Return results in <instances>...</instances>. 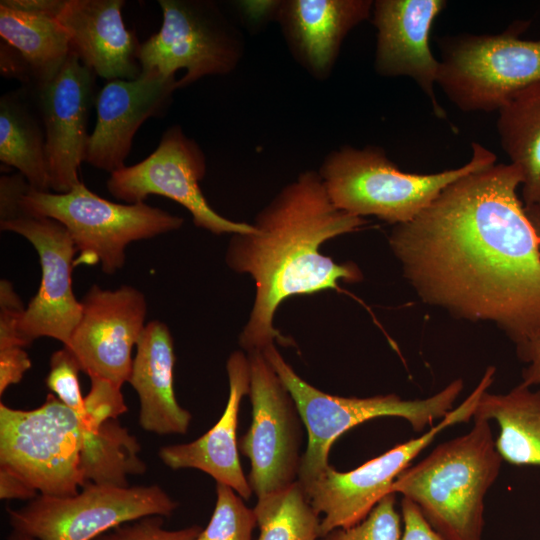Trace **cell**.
I'll use <instances>...</instances> for the list:
<instances>
[{"instance_id":"16","label":"cell","mask_w":540,"mask_h":540,"mask_svg":"<svg viewBox=\"0 0 540 540\" xmlns=\"http://www.w3.org/2000/svg\"><path fill=\"white\" fill-rule=\"evenodd\" d=\"M96 74L70 54L57 76L43 89L33 91L42 116L50 189L70 191L79 180L90 135L88 118L96 100Z\"/></svg>"},{"instance_id":"28","label":"cell","mask_w":540,"mask_h":540,"mask_svg":"<svg viewBox=\"0 0 540 540\" xmlns=\"http://www.w3.org/2000/svg\"><path fill=\"white\" fill-rule=\"evenodd\" d=\"M216 505L211 519L196 540H252L257 526L254 509L230 486L217 483Z\"/></svg>"},{"instance_id":"31","label":"cell","mask_w":540,"mask_h":540,"mask_svg":"<svg viewBox=\"0 0 540 540\" xmlns=\"http://www.w3.org/2000/svg\"><path fill=\"white\" fill-rule=\"evenodd\" d=\"M89 378L91 385L84 397L82 418L89 429L96 430L103 423L126 413L128 408L120 386L100 377Z\"/></svg>"},{"instance_id":"9","label":"cell","mask_w":540,"mask_h":540,"mask_svg":"<svg viewBox=\"0 0 540 540\" xmlns=\"http://www.w3.org/2000/svg\"><path fill=\"white\" fill-rule=\"evenodd\" d=\"M178 507L161 486L89 483L77 494L38 495L19 508H7L12 531L37 540H94L123 523L146 516L169 517Z\"/></svg>"},{"instance_id":"22","label":"cell","mask_w":540,"mask_h":540,"mask_svg":"<svg viewBox=\"0 0 540 540\" xmlns=\"http://www.w3.org/2000/svg\"><path fill=\"white\" fill-rule=\"evenodd\" d=\"M229 396L225 410L216 424L201 437L184 444L163 446L159 458L171 469L194 468L213 477L217 483L230 486L243 499L253 493L238 454V416L241 400L249 394L248 357L233 352L227 360Z\"/></svg>"},{"instance_id":"20","label":"cell","mask_w":540,"mask_h":540,"mask_svg":"<svg viewBox=\"0 0 540 540\" xmlns=\"http://www.w3.org/2000/svg\"><path fill=\"white\" fill-rule=\"evenodd\" d=\"M371 0L273 1L279 23L295 60L314 78L326 79L348 33L370 18Z\"/></svg>"},{"instance_id":"39","label":"cell","mask_w":540,"mask_h":540,"mask_svg":"<svg viewBox=\"0 0 540 540\" xmlns=\"http://www.w3.org/2000/svg\"><path fill=\"white\" fill-rule=\"evenodd\" d=\"M8 540H37L31 536L21 534L15 531H12V533L9 535Z\"/></svg>"},{"instance_id":"4","label":"cell","mask_w":540,"mask_h":540,"mask_svg":"<svg viewBox=\"0 0 540 540\" xmlns=\"http://www.w3.org/2000/svg\"><path fill=\"white\" fill-rule=\"evenodd\" d=\"M473 419L468 433L437 446L391 486L447 540H482L484 497L503 461L489 421Z\"/></svg>"},{"instance_id":"37","label":"cell","mask_w":540,"mask_h":540,"mask_svg":"<svg viewBox=\"0 0 540 540\" xmlns=\"http://www.w3.org/2000/svg\"><path fill=\"white\" fill-rule=\"evenodd\" d=\"M39 494L10 470L0 467V498L32 500Z\"/></svg>"},{"instance_id":"2","label":"cell","mask_w":540,"mask_h":540,"mask_svg":"<svg viewBox=\"0 0 540 540\" xmlns=\"http://www.w3.org/2000/svg\"><path fill=\"white\" fill-rule=\"evenodd\" d=\"M366 221L338 209L331 201L318 172L306 171L285 186L258 214L254 230L233 234L226 263L249 274L256 285L253 308L239 343L247 352L263 350L286 338L273 327L282 301L337 288L338 281L362 278L353 263L338 264L322 254L327 240L353 232Z\"/></svg>"},{"instance_id":"23","label":"cell","mask_w":540,"mask_h":540,"mask_svg":"<svg viewBox=\"0 0 540 540\" xmlns=\"http://www.w3.org/2000/svg\"><path fill=\"white\" fill-rule=\"evenodd\" d=\"M174 344L168 326L158 320L146 324L136 345L128 382L139 398V425L158 435L185 434L192 415L174 392Z\"/></svg>"},{"instance_id":"24","label":"cell","mask_w":540,"mask_h":540,"mask_svg":"<svg viewBox=\"0 0 540 540\" xmlns=\"http://www.w3.org/2000/svg\"><path fill=\"white\" fill-rule=\"evenodd\" d=\"M0 160L16 168L32 190L49 192L44 124L35 93L26 87L0 98Z\"/></svg>"},{"instance_id":"29","label":"cell","mask_w":540,"mask_h":540,"mask_svg":"<svg viewBox=\"0 0 540 540\" xmlns=\"http://www.w3.org/2000/svg\"><path fill=\"white\" fill-rule=\"evenodd\" d=\"M395 504L396 494L389 493L362 521L347 528L333 529L320 540H401L403 521Z\"/></svg>"},{"instance_id":"8","label":"cell","mask_w":540,"mask_h":540,"mask_svg":"<svg viewBox=\"0 0 540 540\" xmlns=\"http://www.w3.org/2000/svg\"><path fill=\"white\" fill-rule=\"evenodd\" d=\"M527 22L500 34H463L439 40L437 84L464 112L499 110L520 89L540 80V39L523 40Z\"/></svg>"},{"instance_id":"3","label":"cell","mask_w":540,"mask_h":540,"mask_svg":"<svg viewBox=\"0 0 540 540\" xmlns=\"http://www.w3.org/2000/svg\"><path fill=\"white\" fill-rule=\"evenodd\" d=\"M140 451L117 419L89 429L54 394L31 410L0 404V467L40 495L72 496L89 483L129 486V475L147 469Z\"/></svg>"},{"instance_id":"11","label":"cell","mask_w":540,"mask_h":540,"mask_svg":"<svg viewBox=\"0 0 540 540\" xmlns=\"http://www.w3.org/2000/svg\"><path fill=\"white\" fill-rule=\"evenodd\" d=\"M495 372L496 369L489 366L465 400L421 436L396 445L348 472H339L329 465L315 480L302 486L316 512L323 514L320 537L333 529L347 528L362 521L383 497L391 493L393 482L439 433L473 418L479 399L491 386Z\"/></svg>"},{"instance_id":"1","label":"cell","mask_w":540,"mask_h":540,"mask_svg":"<svg viewBox=\"0 0 540 540\" xmlns=\"http://www.w3.org/2000/svg\"><path fill=\"white\" fill-rule=\"evenodd\" d=\"M521 169L493 164L444 188L389 244L421 300L490 322L519 345L540 334V252L517 195Z\"/></svg>"},{"instance_id":"25","label":"cell","mask_w":540,"mask_h":540,"mask_svg":"<svg viewBox=\"0 0 540 540\" xmlns=\"http://www.w3.org/2000/svg\"><path fill=\"white\" fill-rule=\"evenodd\" d=\"M473 417L497 422L495 447L502 460L540 466V390L532 391L522 383L504 394L486 390Z\"/></svg>"},{"instance_id":"18","label":"cell","mask_w":540,"mask_h":540,"mask_svg":"<svg viewBox=\"0 0 540 540\" xmlns=\"http://www.w3.org/2000/svg\"><path fill=\"white\" fill-rule=\"evenodd\" d=\"M445 6L444 0H376L371 14L377 29L375 71L384 77L412 78L439 118H446L434 89L440 61L431 52L429 37Z\"/></svg>"},{"instance_id":"34","label":"cell","mask_w":540,"mask_h":540,"mask_svg":"<svg viewBox=\"0 0 540 540\" xmlns=\"http://www.w3.org/2000/svg\"><path fill=\"white\" fill-rule=\"evenodd\" d=\"M403 533L401 540H447L435 531L411 500H401Z\"/></svg>"},{"instance_id":"6","label":"cell","mask_w":540,"mask_h":540,"mask_svg":"<svg viewBox=\"0 0 540 540\" xmlns=\"http://www.w3.org/2000/svg\"><path fill=\"white\" fill-rule=\"evenodd\" d=\"M263 353L291 394L308 433V444L301 456L298 481L305 486L329 466L332 444L352 427L378 417H399L420 432L453 409L464 383L453 380L436 394L404 400L395 394L373 397H339L322 392L299 377L273 344Z\"/></svg>"},{"instance_id":"33","label":"cell","mask_w":540,"mask_h":540,"mask_svg":"<svg viewBox=\"0 0 540 540\" xmlns=\"http://www.w3.org/2000/svg\"><path fill=\"white\" fill-rule=\"evenodd\" d=\"M21 173L3 175L0 178V223L12 221L25 214L22 210L23 197L31 190Z\"/></svg>"},{"instance_id":"36","label":"cell","mask_w":540,"mask_h":540,"mask_svg":"<svg viewBox=\"0 0 540 540\" xmlns=\"http://www.w3.org/2000/svg\"><path fill=\"white\" fill-rule=\"evenodd\" d=\"M518 358L527 363L522 370V384L528 387L540 384V334L516 345Z\"/></svg>"},{"instance_id":"5","label":"cell","mask_w":540,"mask_h":540,"mask_svg":"<svg viewBox=\"0 0 540 540\" xmlns=\"http://www.w3.org/2000/svg\"><path fill=\"white\" fill-rule=\"evenodd\" d=\"M496 155L472 143L464 165L432 174L401 171L380 147L343 146L329 153L319 170L326 191L340 210L373 215L394 225L411 221L449 184L496 163Z\"/></svg>"},{"instance_id":"19","label":"cell","mask_w":540,"mask_h":540,"mask_svg":"<svg viewBox=\"0 0 540 540\" xmlns=\"http://www.w3.org/2000/svg\"><path fill=\"white\" fill-rule=\"evenodd\" d=\"M176 89V77L154 72L141 73L134 80L108 81L96 96V125L85 162L110 174L123 168L139 127L164 111Z\"/></svg>"},{"instance_id":"7","label":"cell","mask_w":540,"mask_h":540,"mask_svg":"<svg viewBox=\"0 0 540 540\" xmlns=\"http://www.w3.org/2000/svg\"><path fill=\"white\" fill-rule=\"evenodd\" d=\"M25 216L47 217L61 223L80 253L75 261L101 264L112 274L126 260V247L179 229L183 219L139 202L119 204L106 200L79 182L66 193L30 190L22 200Z\"/></svg>"},{"instance_id":"26","label":"cell","mask_w":540,"mask_h":540,"mask_svg":"<svg viewBox=\"0 0 540 540\" xmlns=\"http://www.w3.org/2000/svg\"><path fill=\"white\" fill-rule=\"evenodd\" d=\"M500 144L523 174L524 205L540 202V80L516 93L498 110Z\"/></svg>"},{"instance_id":"10","label":"cell","mask_w":540,"mask_h":540,"mask_svg":"<svg viewBox=\"0 0 540 540\" xmlns=\"http://www.w3.org/2000/svg\"><path fill=\"white\" fill-rule=\"evenodd\" d=\"M162 25L140 44L141 73L173 78L184 69L178 88L206 76L226 75L243 55L241 35L210 1L159 0Z\"/></svg>"},{"instance_id":"21","label":"cell","mask_w":540,"mask_h":540,"mask_svg":"<svg viewBox=\"0 0 540 540\" xmlns=\"http://www.w3.org/2000/svg\"><path fill=\"white\" fill-rule=\"evenodd\" d=\"M123 0H65L57 19L70 51L96 76L134 80L140 44L122 18Z\"/></svg>"},{"instance_id":"30","label":"cell","mask_w":540,"mask_h":540,"mask_svg":"<svg viewBox=\"0 0 540 540\" xmlns=\"http://www.w3.org/2000/svg\"><path fill=\"white\" fill-rule=\"evenodd\" d=\"M80 371H82L80 364L73 352L67 346H63L52 354L45 382L62 403L83 417L84 397L79 384Z\"/></svg>"},{"instance_id":"32","label":"cell","mask_w":540,"mask_h":540,"mask_svg":"<svg viewBox=\"0 0 540 540\" xmlns=\"http://www.w3.org/2000/svg\"><path fill=\"white\" fill-rule=\"evenodd\" d=\"M163 519L157 515L142 517L104 532L94 540H196L203 530L198 525L167 530L163 528Z\"/></svg>"},{"instance_id":"27","label":"cell","mask_w":540,"mask_h":540,"mask_svg":"<svg viewBox=\"0 0 540 540\" xmlns=\"http://www.w3.org/2000/svg\"><path fill=\"white\" fill-rule=\"evenodd\" d=\"M254 512L260 529L258 540L320 538V515L298 480L282 490L258 498Z\"/></svg>"},{"instance_id":"14","label":"cell","mask_w":540,"mask_h":540,"mask_svg":"<svg viewBox=\"0 0 540 540\" xmlns=\"http://www.w3.org/2000/svg\"><path fill=\"white\" fill-rule=\"evenodd\" d=\"M81 305L80 321L66 346L89 377L122 387L130 376L132 349L146 326V299L132 286L108 290L93 285Z\"/></svg>"},{"instance_id":"17","label":"cell","mask_w":540,"mask_h":540,"mask_svg":"<svg viewBox=\"0 0 540 540\" xmlns=\"http://www.w3.org/2000/svg\"><path fill=\"white\" fill-rule=\"evenodd\" d=\"M65 0L0 1V70L23 87L39 91L71 54L57 16Z\"/></svg>"},{"instance_id":"15","label":"cell","mask_w":540,"mask_h":540,"mask_svg":"<svg viewBox=\"0 0 540 540\" xmlns=\"http://www.w3.org/2000/svg\"><path fill=\"white\" fill-rule=\"evenodd\" d=\"M3 231L26 238L38 253L41 281L21 317L20 330L30 345L35 339L49 337L68 345L82 315L81 301L72 289L75 244L66 228L47 217L24 216L1 222Z\"/></svg>"},{"instance_id":"13","label":"cell","mask_w":540,"mask_h":540,"mask_svg":"<svg viewBox=\"0 0 540 540\" xmlns=\"http://www.w3.org/2000/svg\"><path fill=\"white\" fill-rule=\"evenodd\" d=\"M205 173L204 152L174 125L163 133L148 157L110 174L107 189L127 204L144 202L149 195L172 199L191 213L197 227L214 234L252 232L253 225L224 218L210 207L199 186Z\"/></svg>"},{"instance_id":"12","label":"cell","mask_w":540,"mask_h":540,"mask_svg":"<svg viewBox=\"0 0 540 540\" xmlns=\"http://www.w3.org/2000/svg\"><path fill=\"white\" fill-rule=\"evenodd\" d=\"M247 353L252 422L238 446L250 460L248 482L260 498L298 480L302 419L291 394L263 351Z\"/></svg>"},{"instance_id":"38","label":"cell","mask_w":540,"mask_h":540,"mask_svg":"<svg viewBox=\"0 0 540 540\" xmlns=\"http://www.w3.org/2000/svg\"><path fill=\"white\" fill-rule=\"evenodd\" d=\"M524 209L526 216L528 217L537 235L540 252V202L530 205H524Z\"/></svg>"},{"instance_id":"35","label":"cell","mask_w":540,"mask_h":540,"mask_svg":"<svg viewBox=\"0 0 540 540\" xmlns=\"http://www.w3.org/2000/svg\"><path fill=\"white\" fill-rule=\"evenodd\" d=\"M31 365L24 348L0 350V395L9 386L19 383Z\"/></svg>"}]
</instances>
